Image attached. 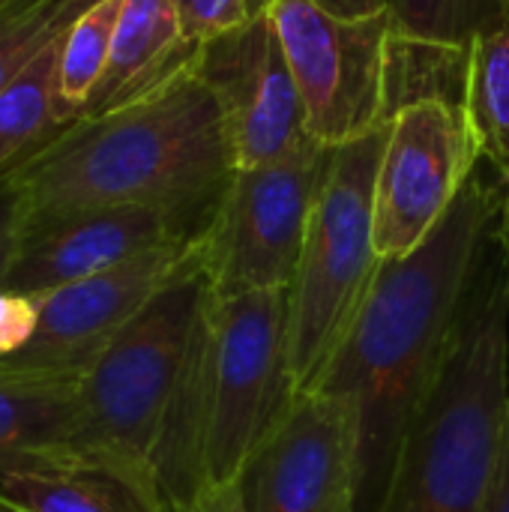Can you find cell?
Instances as JSON below:
<instances>
[{"label":"cell","instance_id":"cell-1","mask_svg":"<svg viewBox=\"0 0 509 512\" xmlns=\"http://www.w3.org/2000/svg\"><path fill=\"white\" fill-rule=\"evenodd\" d=\"M501 201L504 183L486 180L477 168L417 249L381 258L339 348L309 390L354 408L357 512L384 504L402 438L495 237Z\"/></svg>","mask_w":509,"mask_h":512},{"label":"cell","instance_id":"cell-2","mask_svg":"<svg viewBox=\"0 0 509 512\" xmlns=\"http://www.w3.org/2000/svg\"><path fill=\"white\" fill-rule=\"evenodd\" d=\"M234 171L225 114L189 63L120 108L63 123L6 174L39 222L126 204L216 219Z\"/></svg>","mask_w":509,"mask_h":512},{"label":"cell","instance_id":"cell-3","mask_svg":"<svg viewBox=\"0 0 509 512\" xmlns=\"http://www.w3.org/2000/svg\"><path fill=\"white\" fill-rule=\"evenodd\" d=\"M509 423V294L498 237L465 291L378 512H486Z\"/></svg>","mask_w":509,"mask_h":512},{"label":"cell","instance_id":"cell-4","mask_svg":"<svg viewBox=\"0 0 509 512\" xmlns=\"http://www.w3.org/2000/svg\"><path fill=\"white\" fill-rule=\"evenodd\" d=\"M207 294L210 273L201 240L183 270L81 375L66 438L72 468L117 474L159 504L153 462Z\"/></svg>","mask_w":509,"mask_h":512},{"label":"cell","instance_id":"cell-5","mask_svg":"<svg viewBox=\"0 0 509 512\" xmlns=\"http://www.w3.org/2000/svg\"><path fill=\"white\" fill-rule=\"evenodd\" d=\"M390 123L336 147L288 285L285 360L291 396L309 393L339 348L378 264L375 186Z\"/></svg>","mask_w":509,"mask_h":512},{"label":"cell","instance_id":"cell-6","mask_svg":"<svg viewBox=\"0 0 509 512\" xmlns=\"http://www.w3.org/2000/svg\"><path fill=\"white\" fill-rule=\"evenodd\" d=\"M288 291L216 297L198 312L192 351L201 393L204 492L234 486L285 408Z\"/></svg>","mask_w":509,"mask_h":512},{"label":"cell","instance_id":"cell-7","mask_svg":"<svg viewBox=\"0 0 509 512\" xmlns=\"http://www.w3.org/2000/svg\"><path fill=\"white\" fill-rule=\"evenodd\" d=\"M333 153L336 147L312 144L288 159L234 171L204 234L216 297L288 291Z\"/></svg>","mask_w":509,"mask_h":512},{"label":"cell","instance_id":"cell-8","mask_svg":"<svg viewBox=\"0 0 509 512\" xmlns=\"http://www.w3.org/2000/svg\"><path fill=\"white\" fill-rule=\"evenodd\" d=\"M270 18L303 96L309 135L342 147L384 126L390 9L342 18L315 0H273Z\"/></svg>","mask_w":509,"mask_h":512},{"label":"cell","instance_id":"cell-9","mask_svg":"<svg viewBox=\"0 0 509 512\" xmlns=\"http://www.w3.org/2000/svg\"><path fill=\"white\" fill-rule=\"evenodd\" d=\"M465 105L417 102L390 120L375 186V249L399 258L417 249L480 165Z\"/></svg>","mask_w":509,"mask_h":512},{"label":"cell","instance_id":"cell-10","mask_svg":"<svg viewBox=\"0 0 509 512\" xmlns=\"http://www.w3.org/2000/svg\"><path fill=\"white\" fill-rule=\"evenodd\" d=\"M246 512H357V420L345 399L288 396L237 477Z\"/></svg>","mask_w":509,"mask_h":512},{"label":"cell","instance_id":"cell-11","mask_svg":"<svg viewBox=\"0 0 509 512\" xmlns=\"http://www.w3.org/2000/svg\"><path fill=\"white\" fill-rule=\"evenodd\" d=\"M192 66L225 114L237 168L279 162L321 144L309 135L303 96L270 12L201 42Z\"/></svg>","mask_w":509,"mask_h":512},{"label":"cell","instance_id":"cell-12","mask_svg":"<svg viewBox=\"0 0 509 512\" xmlns=\"http://www.w3.org/2000/svg\"><path fill=\"white\" fill-rule=\"evenodd\" d=\"M213 219L165 207H96L24 225L18 255L3 288L48 294L54 288L114 270L144 252L201 240Z\"/></svg>","mask_w":509,"mask_h":512},{"label":"cell","instance_id":"cell-13","mask_svg":"<svg viewBox=\"0 0 509 512\" xmlns=\"http://www.w3.org/2000/svg\"><path fill=\"white\" fill-rule=\"evenodd\" d=\"M201 240L171 243L114 270L39 294V324L33 339L3 363L84 375L117 333L183 270Z\"/></svg>","mask_w":509,"mask_h":512},{"label":"cell","instance_id":"cell-14","mask_svg":"<svg viewBox=\"0 0 509 512\" xmlns=\"http://www.w3.org/2000/svg\"><path fill=\"white\" fill-rule=\"evenodd\" d=\"M81 375L9 366L0 360V480L72 468L66 438Z\"/></svg>","mask_w":509,"mask_h":512},{"label":"cell","instance_id":"cell-15","mask_svg":"<svg viewBox=\"0 0 509 512\" xmlns=\"http://www.w3.org/2000/svg\"><path fill=\"white\" fill-rule=\"evenodd\" d=\"M198 48L183 36L174 0H123L108 66L78 117L105 114L156 90L183 72Z\"/></svg>","mask_w":509,"mask_h":512},{"label":"cell","instance_id":"cell-16","mask_svg":"<svg viewBox=\"0 0 509 512\" xmlns=\"http://www.w3.org/2000/svg\"><path fill=\"white\" fill-rule=\"evenodd\" d=\"M0 495L24 512H165L153 498L99 468L3 477Z\"/></svg>","mask_w":509,"mask_h":512},{"label":"cell","instance_id":"cell-17","mask_svg":"<svg viewBox=\"0 0 509 512\" xmlns=\"http://www.w3.org/2000/svg\"><path fill=\"white\" fill-rule=\"evenodd\" d=\"M471 48L438 45L390 33L387 78H384V120L417 102L465 105L468 99Z\"/></svg>","mask_w":509,"mask_h":512},{"label":"cell","instance_id":"cell-18","mask_svg":"<svg viewBox=\"0 0 509 512\" xmlns=\"http://www.w3.org/2000/svg\"><path fill=\"white\" fill-rule=\"evenodd\" d=\"M60 36L39 51L0 93V177L66 123L57 105Z\"/></svg>","mask_w":509,"mask_h":512},{"label":"cell","instance_id":"cell-19","mask_svg":"<svg viewBox=\"0 0 509 512\" xmlns=\"http://www.w3.org/2000/svg\"><path fill=\"white\" fill-rule=\"evenodd\" d=\"M465 111L483 156L509 186V27L474 42Z\"/></svg>","mask_w":509,"mask_h":512},{"label":"cell","instance_id":"cell-20","mask_svg":"<svg viewBox=\"0 0 509 512\" xmlns=\"http://www.w3.org/2000/svg\"><path fill=\"white\" fill-rule=\"evenodd\" d=\"M123 0H96L90 3L60 36L57 51V105L63 120H75L96 90L108 57L114 30L120 21Z\"/></svg>","mask_w":509,"mask_h":512},{"label":"cell","instance_id":"cell-21","mask_svg":"<svg viewBox=\"0 0 509 512\" xmlns=\"http://www.w3.org/2000/svg\"><path fill=\"white\" fill-rule=\"evenodd\" d=\"M387 9L393 33L456 48L509 27V0H387Z\"/></svg>","mask_w":509,"mask_h":512},{"label":"cell","instance_id":"cell-22","mask_svg":"<svg viewBox=\"0 0 509 512\" xmlns=\"http://www.w3.org/2000/svg\"><path fill=\"white\" fill-rule=\"evenodd\" d=\"M96 0H0V93Z\"/></svg>","mask_w":509,"mask_h":512},{"label":"cell","instance_id":"cell-23","mask_svg":"<svg viewBox=\"0 0 509 512\" xmlns=\"http://www.w3.org/2000/svg\"><path fill=\"white\" fill-rule=\"evenodd\" d=\"M270 6L273 0H174L183 36L198 45L267 15Z\"/></svg>","mask_w":509,"mask_h":512},{"label":"cell","instance_id":"cell-24","mask_svg":"<svg viewBox=\"0 0 509 512\" xmlns=\"http://www.w3.org/2000/svg\"><path fill=\"white\" fill-rule=\"evenodd\" d=\"M39 300L33 294H18L0 288V360L18 354L36 333Z\"/></svg>","mask_w":509,"mask_h":512},{"label":"cell","instance_id":"cell-25","mask_svg":"<svg viewBox=\"0 0 509 512\" xmlns=\"http://www.w3.org/2000/svg\"><path fill=\"white\" fill-rule=\"evenodd\" d=\"M24 225H27V207H24V195L15 186V180L9 174L0 177V288L9 276V267L18 255L21 237H24Z\"/></svg>","mask_w":509,"mask_h":512},{"label":"cell","instance_id":"cell-26","mask_svg":"<svg viewBox=\"0 0 509 512\" xmlns=\"http://www.w3.org/2000/svg\"><path fill=\"white\" fill-rule=\"evenodd\" d=\"M174 512H246V507L240 501L237 486H222V489H207L192 504H186V507Z\"/></svg>","mask_w":509,"mask_h":512},{"label":"cell","instance_id":"cell-27","mask_svg":"<svg viewBox=\"0 0 509 512\" xmlns=\"http://www.w3.org/2000/svg\"><path fill=\"white\" fill-rule=\"evenodd\" d=\"M315 3L342 18H366L387 9V0H315Z\"/></svg>","mask_w":509,"mask_h":512},{"label":"cell","instance_id":"cell-28","mask_svg":"<svg viewBox=\"0 0 509 512\" xmlns=\"http://www.w3.org/2000/svg\"><path fill=\"white\" fill-rule=\"evenodd\" d=\"M486 512H509V423H507V441H504V456H501V468L489 495Z\"/></svg>","mask_w":509,"mask_h":512},{"label":"cell","instance_id":"cell-29","mask_svg":"<svg viewBox=\"0 0 509 512\" xmlns=\"http://www.w3.org/2000/svg\"><path fill=\"white\" fill-rule=\"evenodd\" d=\"M498 234L509 237V186H504V201H501V213H498Z\"/></svg>","mask_w":509,"mask_h":512},{"label":"cell","instance_id":"cell-30","mask_svg":"<svg viewBox=\"0 0 509 512\" xmlns=\"http://www.w3.org/2000/svg\"><path fill=\"white\" fill-rule=\"evenodd\" d=\"M495 237H498V249H501V261H504V276H507L509 294V237L507 234H498V225H495Z\"/></svg>","mask_w":509,"mask_h":512},{"label":"cell","instance_id":"cell-31","mask_svg":"<svg viewBox=\"0 0 509 512\" xmlns=\"http://www.w3.org/2000/svg\"><path fill=\"white\" fill-rule=\"evenodd\" d=\"M0 512H24V510H21V507H15V504H9V501L0 495Z\"/></svg>","mask_w":509,"mask_h":512}]
</instances>
